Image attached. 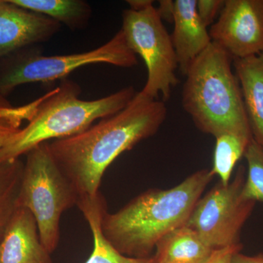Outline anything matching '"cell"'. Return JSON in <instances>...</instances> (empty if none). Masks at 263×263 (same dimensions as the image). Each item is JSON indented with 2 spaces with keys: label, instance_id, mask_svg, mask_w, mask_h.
<instances>
[{
  "label": "cell",
  "instance_id": "ac0fdd59",
  "mask_svg": "<svg viewBox=\"0 0 263 263\" xmlns=\"http://www.w3.org/2000/svg\"><path fill=\"white\" fill-rule=\"evenodd\" d=\"M215 138L214 160L211 171L214 176H218L221 183L227 185L230 182L237 162L245 156L246 150L253 138L234 133H224Z\"/></svg>",
  "mask_w": 263,
  "mask_h": 263
},
{
  "label": "cell",
  "instance_id": "d4e9b609",
  "mask_svg": "<svg viewBox=\"0 0 263 263\" xmlns=\"http://www.w3.org/2000/svg\"><path fill=\"white\" fill-rule=\"evenodd\" d=\"M127 3L129 5V9L133 10H144L154 5V1L152 0H128Z\"/></svg>",
  "mask_w": 263,
  "mask_h": 263
},
{
  "label": "cell",
  "instance_id": "ba28073f",
  "mask_svg": "<svg viewBox=\"0 0 263 263\" xmlns=\"http://www.w3.org/2000/svg\"><path fill=\"white\" fill-rule=\"evenodd\" d=\"M245 179L240 165L233 181L227 185L219 181L199 199L185 224L214 250L241 243L240 231L256 203L242 196Z\"/></svg>",
  "mask_w": 263,
  "mask_h": 263
},
{
  "label": "cell",
  "instance_id": "4fadbf2b",
  "mask_svg": "<svg viewBox=\"0 0 263 263\" xmlns=\"http://www.w3.org/2000/svg\"><path fill=\"white\" fill-rule=\"evenodd\" d=\"M254 141L263 146V53L233 60Z\"/></svg>",
  "mask_w": 263,
  "mask_h": 263
},
{
  "label": "cell",
  "instance_id": "5bb4252c",
  "mask_svg": "<svg viewBox=\"0 0 263 263\" xmlns=\"http://www.w3.org/2000/svg\"><path fill=\"white\" fill-rule=\"evenodd\" d=\"M77 206L89 224L94 240L92 252L85 263H157L154 256L137 258L124 255L105 238L102 230V219L107 206L101 193L79 199Z\"/></svg>",
  "mask_w": 263,
  "mask_h": 263
},
{
  "label": "cell",
  "instance_id": "30bf717a",
  "mask_svg": "<svg viewBox=\"0 0 263 263\" xmlns=\"http://www.w3.org/2000/svg\"><path fill=\"white\" fill-rule=\"evenodd\" d=\"M61 26L57 21L10 0H0V60L30 45L48 41Z\"/></svg>",
  "mask_w": 263,
  "mask_h": 263
},
{
  "label": "cell",
  "instance_id": "8fae6325",
  "mask_svg": "<svg viewBox=\"0 0 263 263\" xmlns=\"http://www.w3.org/2000/svg\"><path fill=\"white\" fill-rule=\"evenodd\" d=\"M51 254L41 242L32 213L17 208L0 241V263H53Z\"/></svg>",
  "mask_w": 263,
  "mask_h": 263
},
{
  "label": "cell",
  "instance_id": "277c9868",
  "mask_svg": "<svg viewBox=\"0 0 263 263\" xmlns=\"http://www.w3.org/2000/svg\"><path fill=\"white\" fill-rule=\"evenodd\" d=\"M80 86L63 79L60 86L45 95L34 117L8 140L0 152V163L20 159L42 143L79 134L99 119L111 117L126 108L137 92L124 88L95 100L79 98Z\"/></svg>",
  "mask_w": 263,
  "mask_h": 263
},
{
  "label": "cell",
  "instance_id": "7a4b0ae2",
  "mask_svg": "<svg viewBox=\"0 0 263 263\" xmlns=\"http://www.w3.org/2000/svg\"><path fill=\"white\" fill-rule=\"evenodd\" d=\"M214 176L211 170H200L174 187L147 190L118 212H105L104 235L124 255L151 257L164 236L186 224Z\"/></svg>",
  "mask_w": 263,
  "mask_h": 263
},
{
  "label": "cell",
  "instance_id": "7402d4cb",
  "mask_svg": "<svg viewBox=\"0 0 263 263\" xmlns=\"http://www.w3.org/2000/svg\"><path fill=\"white\" fill-rule=\"evenodd\" d=\"M241 243L230 247L215 249L206 263H230L232 257L236 252H240Z\"/></svg>",
  "mask_w": 263,
  "mask_h": 263
},
{
  "label": "cell",
  "instance_id": "44dd1931",
  "mask_svg": "<svg viewBox=\"0 0 263 263\" xmlns=\"http://www.w3.org/2000/svg\"><path fill=\"white\" fill-rule=\"evenodd\" d=\"M226 0H197V15L205 27L214 24L216 15L220 14Z\"/></svg>",
  "mask_w": 263,
  "mask_h": 263
},
{
  "label": "cell",
  "instance_id": "8992f818",
  "mask_svg": "<svg viewBox=\"0 0 263 263\" xmlns=\"http://www.w3.org/2000/svg\"><path fill=\"white\" fill-rule=\"evenodd\" d=\"M0 94L7 97L21 85L65 79L74 70L94 64H109L129 68L138 64L136 54L128 46L122 31L108 42L89 51L58 56L21 51L2 59Z\"/></svg>",
  "mask_w": 263,
  "mask_h": 263
},
{
  "label": "cell",
  "instance_id": "603a6c76",
  "mask_svg": "<svg viewBox=\"0 0 263 263\" xmlns=\"http://www.w3.org/2000/svg\"><path fill=\"white\" fill-rule=\"evenodd\" d=\"M157 14L162 22L173 23L174 18L175 5L173 0H160L158 8H156Z\"/></svg>",
  "mask_w": 263,
  "mask_h": 263
},
{
  "label": "cell",
  "instance_id": "7c38bea8",
  "mask_svg": "<svg viewBox=\"0 0 263 263\" xmlns=\"http://www.w3.org/2000/svg\"><path fill=\"white\" fill-rule=\"evenodd\" d=\"M196 2L174 1V28L171 39L183 76L186 75L190 66L212 42L209 32L197 15Z\"/></svg>",
  "mask_w": 263,
  "mask_h": 263
},
{
  "label": "cell",
  "instance_id": "9c48e42d",
  "mask_svg": "<svg viewBox=\"0 0 263 263\" xmlns=\"http://www.w3.org/2000/svg\"><path fill=\"white\" fill-rule=\"evenodd\" d=\"M209 34L233 60L263 53V0H226Z\"/></svg>",
  "mask_w": 263,
  "mask_h": 263
},
{
  "label": "cell",
  "instance_id": "52a82bcc",
  "mask_svg": "<svg viewBox=\"0 0 263 263\" xmlns=\"http://www.w3.org/2000/svg\"><path fill=\"white\" fill-rule=\"evenodd\" d=\"M121 30L128 46L146 64L148 76L141 92L152 99L161 95L162 101H167L179 84L176 73L179 64L171 35L155 7L153 5L142 10H124Z\"/></svg>",
  "mask_w": 263,
  "mask_h": 263
},
{
  "label": "cell",
  "instance_id": "9a60e30c",
  "mask_svg": "<svg viewBox=\"0 0 263 263\" xmlns=\"http://www.w3.org/2000/svg\"><path fill=\"white\" fill-rule=\"evenodd\" d=\"M214 249L186 226L164 236L155 247L157 263H206Z\"/></svg>",
  "mask_w": 263,
  "mask_h": 263
},
{
  "label": "cell",
  "instance_id": "3957f363",
  "mask_svg": "<svg viewBox=\"0 0 263 263\" xmlns=\"http://www.w3.org/2000/svg\"><path fill=\"white\" fill-rule=\"evenodd\" d=\"M232 62L229 53L212 42L189 67L181 104L197 129L205 134L253 138Z\"/></svg>",
  "mask_w": 263,
  "mask_h": 263
},
{
  "label": "cell",
  "instance_id": "ffe728a7",
  "mask_svg": "<svg viewBox=\"0 0 263 263\" xmlns=\"http://www.w3.org/2000/svg\"><path fill=\"white\" fill-rule=\"evenodd\" d=\"M245 157L247 174L242 196L247 200L263 202V146L252 138Z\"/></svg>",
  "mask_w": 263,
  "mask_h": 263
},
{
  "label": "cell",
  "instance_id": "d6986e66",
  "mask_svg": "<svg viewBox=\"0 0 263 263\" xmlns=\"http://www.w3.org/2000/svg\"><path fill=\"white\" fill-rule=\"evenodd\" d=\"M44 98L45 95L31 103L13 106L0 94V152L8 140L22 129L23 123L32 119Z\"/></svg>",
  "mask_w": 263,
  "mask_h": 263
},
{
  "label": "cell",
  "instance_id": "6da1fadb",
  "mask_svg": "<svg viewBox=\"0 0 263 263\" xmlns=\"http://www.w3.org/2000/svg\"><path fill=\"white\" fill-rule=\"evenodd\" d=\"M167 117L165 103L141 91L126 108L79 134L48 143L62 173L79 199L96 196L104 174L119 155L153 136Z\"/></svg>",
  "mask_w": 263,
  "mask_h": 263
},
{
  "label": "cell",
  "instance_id": "2e32d148",
  "mask_svg": "<svg viewBox=\"0 0 263 263\" xmlns=\"http://www.w3.org/2000/svg\"><path fill=\"white\" fill-rule=\"evenodd\" d=\"M12 3L41 13L65 24L69 28L86 27L91 15V8L83 0H10Z\"/></svg>",
  "mask_w": 263,
  "mask_h": 263
},
{
  "label": "cell",
  "instance_id": "e0dca14e",
  "mask_svg": "<svg viewBox=\"0 0 263 263\" xmlns=\"http://www.w3.org/2000/svg\"><path fill=\"white\" fill-rule=\"evenodd\" d=\"M24 162L20 159L0 163V241L18 205Z\"/></svg>",
  "mask_w": 263,
  "mask_h": 263
},
{
  "label": "cell",
  "instance_id": "5b68a950",
  "mask_svg": "<svg viewBox=\"0 0 263 263\" xmlns=\"http://www.w3.org/2000/svg\"><path fill=\"white\" fill-rule=\"evenodd\" d=\"M26 156L18 205L32 213L41 242L52 254L60 243L62 214L77 205L79 195L52 157L48 142Z\"/></svg>",
  "mask_w": 263,
  "mask_h": 263
},
{
  "label": "cell",
  "instance_id": "cb8c5ba5",
  "mask_svg": "<svg viewBox=\"0 0 263 263\" xmlns=\"http://www.w3.org/2000/svg\"><path fill=\"white\" fill-rule=\"evenodd\" d=\"M230 263H263V254L248 256L238 252L233 254Z\"/></svg>",
  "mask_w": 263,
  "mask_h": 263
}]
</instances>
